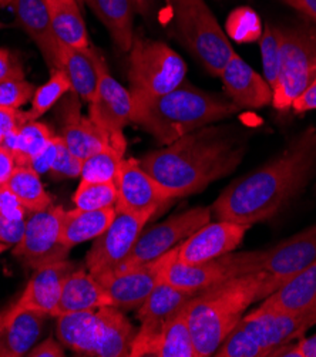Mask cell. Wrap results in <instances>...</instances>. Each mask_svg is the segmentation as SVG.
I'll return each mask as SVG.
<instances>
[{
	"mask_svg": "<svg viewBox=\"0 0 316 357\" xmlns=\"http://www.w3.org/2000/svg\"><path fill=\"white\" fill-rule=\"evenodd\" d=\"M316 174V127H310L273 160L228 185L211 212L220 221L254 225L275 218Z\"/></svg>",
	"mask_w": 316,
	"mask_h": 357,
	"instance_id": "6da1fadb",
	"label": "cell"
},
{
	"mask_svg": "<svg viewBox=\"0 0 316 357\" xmlns=\"http://www.w3.org/2000/svg\"><path fill=\"white\" fill-rule=\"evenodd\" d=\"M247 153V137L235 127L205 126L138 162L177 198L204 191L234 172Z\"/></svg>",
	"mask_w": 316,
	"mask_h": 357,
	"instance_id": "7a4b0ae2",
	"label": "cell"
},
{
	"mask_svg": "<svg viewBox=\"0 0 316 357\" xmlns=\"http://www.w3.org/2000/svg\"><path fill=\"white\" fill-rule=\"evenodd\" d=\"M269 295L264 272L235 276L197 292L186 306L197 357L213 356L247 309Z\"/></svg>",
	"mask_w": 316,
	"mask_h": 357,
	"instance_id": "3957f363",
	"label": "cell"
},
{
	"mask_svg": "<svg viewBox=\"0 0 316 357\" xmlns=\"http://www.w3.org/2000/svg\"><path fill=\"white\" fill-rule=\"evenodd\" d=\"M133 123L163 146L198 128L230 119L241 110L232 101L204 91L187 80L161 96H133Z\"/></svg>",
	"mask_w": 316,
	"mask_h": 357,
	"instance_id": "277c9868",
	"label": "cell"
},
{
	"mask_svg": "<svg viewBox=\"0 0 316 357\" xmlns=\"http://www.w3.org/2000/svg\"><path fill=\"white\" fill-rule=\"evenodd\" d=\"M172 29L181 45L205 67L218 76L235 50L204 0H168Z\"/></svg>",
	"mask_w": 316,
	"mask_h": 357,
	"instance_id": "5b68a950",
	"label": "cell"
},
{
	"mask_svg": "<svg viewBox=\"0 0 316 357\" xmlns=\"http://www.w3.org/2000/svg\"><path fill=\"white\" fill-rule=\"evenodd\" d=\"M127 76L133 96L156 97L186 82L187 64L165 43L134 36Z\"/></svg>",
	"mask_w": 316,
	"mask_h": 357,
	"instance_id": "8992f818",
	"label": "cell"
},
{
	"mask_svg": "<svg viewBox=\"0 0 316 357\" xmlns=\"http://www.w3.org/2000/svg\"><path fill=\"white\" fill-rule=\"evenodd\" d=\"M279 27L283 31V66L273 87L272 105L279 112H287L316 77V22L306 19Z\"/></svg>",
	"mask_w": 316,
	"mask_h": 357,
	"instance_id": "52a82bcc",
	"label": "cell"
},
{
	"mask_svg": "<svg viewBox=\"0 0 316 357\" xmlns=\"http://www.w3.org/2000/svg\"><path fill=\"white\" fill-rule=\"evenodd\" d=\"M262 251L230 252L213 261L184 264L179 259V246L164 257L163 280L172 287L197 294L235 276L259 272Z\"/></svg>",
	"mask_w": 316,
	"mask_h": 357,
	"instance_id": "ba28073f",
	"label": "cell"
},
{
	"mask_svg": "<svg viewBox=\"0 0 316 357\" xmlns=\"http://www.w3.org/2000/svg\"><path fill=\"white\" fill-rule=\"evenodd\" d=\"M154 213L116 211L109 228L94 239L86 257L87 271L93 276H100L121 266Z\"/></svg>",
	"mask_w": 316,
	"mask_h": 357,
	"instance_id": "9c48e42d",
	"label": "cell"
},
{
	"mask_svg": "<svg viewBox=\"0 0 316 357\" xmlns=\"http://www.w3.org/2000/svg\"><path fill=\"white\" fill-rule=\"evenodd\" d=\"M97 67L98 80L89 102V117L109 134L113 146L127 150L124 128L133 123V96L110 75L101 53L97 57Z\"/></svg>",
	"mask_w": 316,
	"mask_h": 357,
	"instance_id": "30bf717a",
	"label": "cell"
},
{
	"mask_svg": "<svg viewBox=\"0 0 316 357\" xmlns=\"http://www.w3.org/2000/svg\"><path fill=\"white\" fill-rule=\"evenodd\" d=\"M64 208L52 205L45 211L30 212L22 239L15 245L13 255L27 268L38 269L43 265L68 259L72 249L60 239Z\"/></svg>",
	"mask_w": 316,
	"mask_h": 357,
	"instance_id": "8fae6325",
	"label": "cell"
},
{
	"mask_svg": "<svg viewBox=\"0 0 316 357\" xmlns=\"http://www.w3.org/2000/svg\"><path fill=\"white\" fill-rule=\"evenodd\" d=\"M211 220V208L197 206L143 231L130 257L119 268L144 265L163 258Z\"/></svg>",
	"mask_w": 316,
	"mask_h": 357,
	"instance_id": "7c38bea8",
	"label": "cell"
},
{
	"mask_svg": "<svg viewBox=\"0 0 316 357\" xmlns=\"http://www.w3.org/2000/svg\"><path fill=\"white\" fill-rule=\"evenodd\" d=\"M239 324L266 351L268 356L316 325V302L301 312H283L261 305L243 314Z\"/></svg>",
	"mask_w": 316,
	"mask_h": 357,
	"instance_id": "4fadbf2b",
	"label": "cell"
},
{
	"mask_svg": "<svg viewBox=\"0 0 316 357\" xmlns=\"http://www.w3.org/2000/svg\"><path fill=\"white\" fill-rule=\"evenodd\" d=\"M194 295L161 280L144 303L137 309V319L142 325L134 337L130 356H151L153 346L167 320L184 309Z\"/></svg>",
	"mask_w": 316,
	"mask_h": 357,
	"instance_id": "5bb4252c",
	"label": "cell"
},
{
	"mask_svg": "<svg viewBox=\"0 0 316 357\" xmlns=\"http://www.w3.org/2000/svg\"><path fill=\"white\" fill-rule=\"evenodd\" d=\"M164 257L144 265L117 268L94 278L103 287L112 306L121 310L138 309L163 280Z\"/></svg>",
	"mask_w": 316,
	"mask_h": 357,
	"instance_id": "9a60e30c",
	"label": "cell"
},
{
	"mask_svg": "<svg viewBox=\"0 0 316 357\" xmlns=\"http://www.w3.org/2000/svg\"><path fill=\"white\" fill-rule=\"evenodd\" d=\"M316 261V224L262 251L259 272L269 280L271 294Z\"/></svg>",
	"mask_w": 316,
	"mask_h": 357,
	"instance_id": "2e32d148",
	"label": "cell"
},
{
	"mask_svg": "<svg viewBox=\"0 0 316 357\" xmlns=\"http://www.w3.org/2000/svg\"><path fill=\"white\" fill-rule=\"evenodd\" d=\"M116 185V211L157 212L160 206L177 198V195L160 184L134 158H124Z\"/></svg>",
	"mask_w": 316,
	"mask_h": 357,
	"instance_id": "e0dca14e",
	"label": "cell"
},
{
	"mask_svg": "<svg viewBox=\"0 0 316 357\" xmlns=\"http://www.w3.org/2000/svg\"><path fill=\"white\" fill-rule=\"evenodd\" d=\"M60 132L68 151L80 160H86L91 154L112 146L109 134L101 130L90 117L82 114L79 96L68 91L60 102L59 109Z\"/></svg>",
	"mask_w": 316,
	"mask_h": 357,
	"instance_id": "ac0fdd59",
	"label": "cell"
},
{
	"mask_svg": "<svg viewBox=\"0 0 316 357\" xmlns=\"http://www.w3.org/2000/svg\"><path fill=\"white\" fill-rule=\"evenodd\" d=\"M248 229V225L232 221L208 222L179 245V259L184 264H201L234 252Z\"/></svg>",
	"mask_w": 316,
	"mask_h": 357,
	"instance_id": "d6986e66",
	"label": "cell"
},
{
	"mask_svg": "<svg viewBox=\"0 0 316 357\" xmlns=\"http://www.w3.org/2000/svg\"><path fill=\"white\" fill-rule=\"evenodd\" d=\"M46 317L17 302L0 312V357L27 356L43 332Z\"/></svg>",
	"mask_w": 316,
	"mask_h": 357,
	"instance_id": "ffe728a7",
	"label": "cell"
},
{
	"mask_svg": "<svg viewBox=\"0 0 316 357\" xmlns=\"http://www.w3.org/2000/svg\"><path fill=\"white\" fill-rule=\"evenodd\" d=\"M227 94L239 109H262L272 104L273 91L265 77L235 52L220 75Z\"/></svg>",
	"mask_w": 316,
	"mask_h": 357,
	"instance_id": "44dd1931",
	"label": "cell"
},
{
	"mask_svg": "<svg viewBox=\"0 0 316 357\" xmlns=\"http://www.w3.org/2000/svg\"><path fill=\"white\" fill-rule=\"evenodd\" d=\"M75 269V262L68 259L47 264L34 269L33 276L16 302L24 307L42 312L47 316H54L63 283Z\"/></svg>",
	"mask_w": 316,
	"mask_h": 357,
	"instance_id": "7402d4cb",
	"label": "cell"
},
{
	"mask_svg": "<svg viewBox=\"0 0 316 357\" xmlns=\"http://www.w3.org/2000/svg\"><path fill=\"white\" fill-rule=\"evenodd\" d=\"M10 8L20 27L40 50L50 70H59L60 46L52 29L46 0H12Z\"/></svg>",
	"mask_w": 316,
	"mask_h": 357,
	"instance_id": "603a6c76",
	"label": "cell"
},
{
	"mask_svg": "<svg viewBox=\"0 0 316 357\" xmlns=\"http://www.w3.org/2000/svg\"><path fill=\"white\" fill-rule=\"evenodd\" d=\"M103 306L112 305L98 280L83 268H76L63 283L54 317L64 313L97 310Z\"/></svg>",
	"mask_w": 316,
	"mask_h": 357,
	"instance_id": "cb8c5ba5",
	"label": "cell"
},
{
	"mask_svg": "<svg viewBox=\"0 0 316 357\" xmlns=\"http://www.w3.org/2000/svg\"><path fill=\"white\" fill-rule=\"evenodd\" d=\"M98 54L100 52L93 46L87 49L70 47L63 43L60 46L59 70L66 75L72 91L87 102L93 98L97 87Z\"/></svg>",
	"mask_w": 316,
	"mask_h": 357,
	"instance_id": "d4e9b609",
	"label": "cell"
},
{
	"mask_svg": "<svg viewBox=\"0 0 316 357\" xmlns=\"http://www.w3.org/2000/svg\"><path fill=\"white\" fill-rule=\"evenodd\" d=\"M57 339L80 356L96 357L100 340L97 310H83L57 316Z\"/></svg>",
	"mask_w": 316,
	"mask_h": 357,
	"instance_id": "484cf974",
	"label": "cell"
},
{
	"mask_svg": "<svg viewBox=\"0 0 316 357\" xmlns=\"http://www.w3.org/2000/svg\"><path fill=\"white\" fill-rule=\"evenodd\" d=\"M97 314L100 320V340L96 357L130 356L137 331L124 314V310L116 306H103L97 309Z\"/></svg>",
	"mask_w": 316,
	"mask_h": 357,
	"instance_id": "4316f807",
	"label": "cell"
},
{
	"mask_svg": "<svg viewBox=\"0 0 316 357\" xmlns=\"http://www.w3.org/2000/svg\"><path fill=\"white\" fill-rule=\"evenodd\" d=\"M116 217V208H105L96 211L70 209L63 213L60 239L67 248H75L87 241L98 238L109 228Z\"/></svg>",
	"mask_w": 316,
	"mask_h": 357,
	"instance_id": "83f0119b",
	"label": "cell"
},
{
	"mask_svg": "<svg viewBox=\"0 0 316 357\" xmlns=\"http://www.w3.org/2000/svg\"><path fill=\"white\" fill-rule=\"evenodd\" d=\"M110 33L116 46L130 52L134 42V0H84Z\"/></svg>",
	"mask_w": 316,
	"mask_h": 357,
	"instance_id": "f1b7e54d",
	"label": "cell"
},
{
	"mask_svg": "<svg viewBox=\"0 0 316 357\" xmlns=\"http://www.w3.org/2000/svg\"><path fill=\"white\" fill-rule=\"evenodd\" d=\"M316 302V261L285 282L261 305L283 312H301Z\"/></svg>",
	"mask_w": 316,
	"mask_h": 357,
	"instance_id": "f546056e",
	"label": "cell"
},
{
	"mask_svg": "<svg viewBox=\"0 0 316 357\" xmlns=\"http://www.w3.org/2000/svg\"><path fill=\"white\" fill-rule=\"evenodd\" d=\"M46 5L52 29L60 43L76 49L91 46L77 0H46Z\"/></svg>",
	"mask_w": 316,
	"mask_h": 357,
	"instance_id": "4dcf8cb0",
	"label": "cell"
},
{
	"mask_svg": "<svg viewBox=\"0 0 316 357\" xmlns=\"http://www.w3.org/2000/svg\"><path fill=\"white\" fill-rule=\"evenodd\" d=\"M54 135L47 124L38 120L27 121L9 134L2 146L13 154L16 165H29L34 157L46 149Z\"/></svg>",
	"mask_w": 316,
	"mask_h": 357,
	"instance_id": "1f68e13d",
	"label": "cell"
},
{
	"mask_svg": "<svg viewBox=\"0 0 316 357\" xmlns=\"http://www.w3.org/2000/svg\"><path fill=\"white\" fill-rule=\"evenodd\" d=\"M151 356L156 357H197L186 307L168 319L158 335Z\"/></svg>",
	"mask_w": 316,
	"mask_h": 357,
	"instance_id": "d6a6232c",
	"label": "cell"
},
{
	"mask_svg": "<svg viewBox=\"0 0 316 357\" xmlns=\"http://www.w3.org/2000/svg\"><path fill=\"white\" fill-rule=\"evenodd\" d=\"M5 187L29 212H39L52 206V197L40 175L29 165H16Z\"/></svg>",
	"mask_w": 316,
	"mask_h": 357,
	"instance_id": "836d02e7",
	"label": "cell"
},
{
	"mask_svg": "<svg viewBox=\"0 0 316 357\" xmlns=\"http://www.w3.org/2000/svg\"><path fill=\"white\" fill-rule=\"evenodd\" d=\"M126 150L116 146L105 147L83 161L80 178L91 183H117Z\"/></svg>",
	"mask_w": 316,
	"mask_h": 357,
	"instance_id": "e575fe53",
	"label": "cell"
},
{
	"mask_svg": "<svg viewBox=\"0 0 316 357\" xmlns=\"http://www.w3.org/2000/svg\"><path fill=\"white\" fill-rule=\"evenodd\" d=\"M26 208L5 187L0 188V242L16 245L24 232Z\"/></svg>",
	"mask_w": 316,
	"mask_h": 357,
	"instance_id": "d590c367",
	"label": "cell"
},
{
	"mask_svg": "<svg viewBox=\"0 0 316 357\" xmlns=\"http://www.w3.org/2000/svg\"><path fill=\"white\" fill-rule=\"evenodd\" d=\"M68 91H72V87L66 75L61 70H52L49 80L34 91L30 110L23 112L24 121H36L45 116Z\"/></svg>",
	"mask_w": 316,
	"mask_h": 357,
	"instance_id": "8d00e7d4",
	"label": "cell"
},
{
	"mask_svg": "<svg viewBox=\"0 0 316 357\" xmlns=\"http://www.w3.org/2000/svg\"><path fill=\"white\" fill-rule=\"evenodd\" d=\"M264 66V77L272 91L278 83L280 66H283V31L279 26L266 24L259 39Z\"/></svg>",
	"mask_w": 316,
	"mask_h": 357,
	"instance_id": "74e56055",
	"label": "cell"
},
{
	"mask_svg": "<svg viewBox=\"0 0 316 357\" xmlns=\"http://www.w3.org/2000/svg\"><path fill=\"white\" fill-rule=\"evenodd\" d=\"M117 185L114 183H91L82 180L73 195L75 208L96 211L116 208Z\"/></svg>",
	"mask_w": 316,
	"mask_h": 357,
	"instance_id": "f35d334b",
	"label": "cell"
},
{
	"mask_svg": "<svg viewBox=\"0 0 316 357\" xmlns=\"http://www.w3.org/2000/svg\"><path fill=\"white\" fill-rule=\"evenodd\" d=\"M225 29L230 38L239 43L257 42L264 33L259 15L248 6L234 9L227 19Z\"/></svg>",
	"mask_w": 316,
	"mask_h": 357,
	"instance_id": "ab89813d",
	"label": "cell"
},
{
	"mask_svg": "<svg viewBox=\"0 0 316 357\" xmlns=\"http://www.w3.org/2000/svg\"><path fill=\"white\" fill-rule=\"evenodd\" d=\"M217 357H266L265 349L238 324L214 353Z\"/></svg>",
	"mask_w": 316,
	"mask_h": 357,
	"instance_id": "60d3db41",
	"label": "cell"
},
{
	"mask_svg": "<svg viewBox=\"0 0 316 357\" xmlns=\"http://www.w3.org/2000/svg\"><path fill=\"white\" fill-rule=\"evenodd\" d=\"M36 89L26 79H9L0 82V107L22 109L31 98Z\"/></svg>",
	"mask_w": 316,
	"mask_h": 357,
	"instance_id": "b9f144b4",
	"label": "cell"
},
{
	"mask_svg": "<svg viewBox=\"0 0 316 357\" xmlns=\"http://www.w3.org/2000/svg\"><path fill=\"white\" fill-rule=\"evenodd\" d=\"M61 138V137H60ZM83 160L77 158L75 154L68 151L64 141L61 139V144L56 157L53 167L49 171V175L53 180H66V178H77L82 175Z\"/></svg>",
	"mask_w": 316,
	"mask_h": 357,
	"instance_id": "7bdbcfd3",
	"label": "cell"
},
{
	"mask_svg": "<svg viewBox=\"0 0 316 357\" xmlns=\"http://www.w3.org/2000/svg\"><path fill=\"white\" fill-rule=\"evenodd\" d=\"M60 144H61V138H60V135L56 134L54 138L46 146V149L43 151H40L29 162V167H31L39 175L49 174L50 168L53 167V164L56 161Z\"/></svg>",
	"mask_w": 316,
	"mask_h": 357,
	"instance_id": "ee69618b",
	"label": "cell"
},
{
	"mask_svg": "<svg viewBox=\"0 0 316 357\" xmlns=\"http://www.w3.org/2000/svg\"><path fill=\"white\" fill-rule=\"evenodd\" d=\"M272 356L284 357H316V335L278 347Z\"/></svg>",
	"mask_w": 316,
	"mask_h": 357,
	"instance_id": "f6af8a7d",
	"label": "cell"
},
{
	"mask_svg": "<svg viewBox=\"0 0 316 357\" xmlns=\"http://www.w3.org/2000/svg\"><path fill=\"white\" fill-rule=\"evenodd\" d=\"M9 79H24L23 66L8 49H0V82Z\"/></svg>",
	"mask_w": 316,
	"mask_h": 357,
	"instance_id": "bcb514c9",
	"label": "cell"
},
{
	"mask_svg": "<svg viewBox=\"0 0 316 357\" xmlns=\"http://www.w3.org/2000/svg\"><path fill=\"white\" fill-rule=\"evenodd\" d=\"M23 112L20 109H8L0 107V146L3 144L5 138L12 134L16 128L24 124Z\"/></svg>",
	"mask_w": 316,
	"mask_h": 357,
	"instance_id": "7dc6e473",
	"label": "cell"
},
{
	"mask_svg": "<svg viewBox=\"0 0 316 357\" xmlns=\"http://www.w3.org/2000/svg\"><path fill=\"white\" fill-rule=\"evenodd\" d=\"M292 109L299 114L316 110V77L294 100Z\"/></svg>",
	"mask_w": 316,
	"mask_h": 357,
	"instance_id": "c3c4849f",
	"label": "cell"
},
{
	"mask_svg": "<svg viewBox=\"0 0 316 357\" xmlns=\"http://www.w3.org/2000/svg\"><path fill=\"white\" fill-rule=\"evenodd\" d=\"M30 357H63L66 356L64 347L60 340L53 337H47L46 340L40 342L39 344H34L30 351L27 353Z\"/></svg>",
	"mask_w": 316,
	"mask_h": 357,
	"instance_id": "681fc988",
	"label": "cell"
},
{
	"mask_svg": "<svg viewBox=\"0 0 316 357\" xmlns=\"http://www.w3.org/2000/svg\"><path fill=\"white\" fill-rule=\"evenodd\" d=\"M16 168L13 154L3 146H0V184L5 185Z\"/></svg>",
	"mask_w": 316,
	"mask_h": 357,
	"instance_id": "f907efd6",
	"label": "cell"
},
{
	"mask_svg": "<svg viewBox=\"0 0 316 357\" xmlns=\"http://www.w3.org/2000/svg\"><path fill=\"white\" fill-rule=\"evenodd\" d=\"M283 2L303 15L306 19L316 22V0H283Z\"/></svg>",
	"mask_w": 316,
	"mask_h": 357,
	"instance_id": "816d5d0a",
	"label": "cell"
},
{
	"mask_svg": "<svg viewBox=\"0 0 316 357\" xmlns=\"http://www.w3.org/2000/svg\"><path fill=\"white\" fill-rule=\"evenodd\" d=\"M134 5L137 9V13L140 15H147L150 10L151 0H134Z\"/></svg>",
	"mask_w": 316,
	"mask_h": 357,
	"instance_id": "f5cc1de1",
	"label": "cell"
},
{
	"mask_svg": "<svg viewBox=\"0 0 316 357\" xmlns=\"http://www.w3.org/2000/svg\"><path fill=\"white\" fill-rule=\"evenodd\" d=\"M10 2H12V0H0V8L10 6Z\"/></svg>",
	"mask_w": 316,
	"mask_h": 357,
	"instance_id": "db71d44e",
	"label": "cell"
},
{
	"mask_svg": "<svg viewBox=\"0 0 316 357\" xmlns=\"http://www.w3.org/2000/svg\"><path fill=\"white\" fill-rule=\"evenodd\" d=\"M8 248H9V245H6V243H2V242H0V255H2V254L6 251Z\"/></svg>",
	"mask_w": 316,
	"mask_h": 357,
	"instance_id": "11a10c76",
	"label": "cell"
},
{
	"mask_svg": "<svg viewBox=\"0 0 316 357\" xmlns=\"http://www.w3.org/2000/svg\"><path fill=\"white\" fill-rule=\"evenodd\" d=\"M77 2L82 5V3H84V0H77Z\"/></svg>",
	"mask_w": 316,
	"mask_h": 357,
	"instance_id": "9f6ffc18",
	"label": "cell"
},
{
	"mask_svg": "<svg viewBox=\"0 0 316 357\" xmlns=\"http://www.w3.org/2000/svg\"><path fill=\"white\" fill-rule=\"evenodd\" d=\"M0 188H2V184H0Z\"/></svg>",
	"mask_w": 316,
	"mask_h": 357,
	"instance_id": "6f0895ef",
	"label": "cell"
}]
</instances>
